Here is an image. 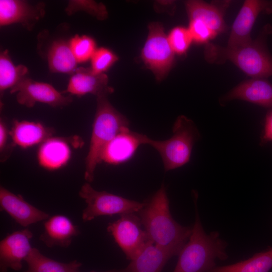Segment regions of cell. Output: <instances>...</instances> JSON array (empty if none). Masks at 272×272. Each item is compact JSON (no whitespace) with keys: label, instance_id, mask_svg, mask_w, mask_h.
<instances>
[{"label":"cell","instance_id":"obj_1","mask_svg":"<svg viewBox=\"0 0 272 272\" xmlns=\"http://www.w3.org/2000/svg\"><path fill=\"white\" fill-rule=\"evenodd\" d=\"M145 202L138 213L149 240L158 247L179 254L189 238L192 228L180 225L173 218L164 185Z\"/></svg>","mask_w":272,"mask_h":272},{"label":"cell","instance_id":"obj_2","mask_svg":"<svg viewBox=\"0 0 272 272\" xmlns=\"http://www.w3.org/2000/svg\"><path fill=\"white\" fill-rule=\"evenodd\" d=\"M271 34L272 26L267 24L256 39L244 45L222 47L209 42L205 49V58L217 63L228 60L252 78L266 79L272 76V55L266 46L267 36Z\"/></svg>","mask_w":272,"mask_h":272},{"label":"cell","instance_id":"obj_3","mask_svg":"<svg viewBox=\"0 0 272 272\" xmlns=\"http://www.w3.org/2000/svg\"><path fill=\"white\" fill-rule=\"evenodd\" d=\"M195 222L189 240L178 254V259L173 272H209L216 266L217 259H227V242L218 231L207 234L201 224L196 205Z\"/></svg>","mask_w":272,"mask_h":272},{"label":"cell","instance_id":"obj_4","mask_svg":"<svg viewBox=\"0 0 272 272\" xmlns=\"http://www.w3.org/2000/svg\"><path fill=\"white\" fill-rule=\"evenodd\" d=\"M96 99V111L85 163L84 177L89 183L94 180L95 169L101 163V155L106 146L129 125L127 119L112 105L107 96Z\"/></svg>","mask_w":272,"mask_h":272},{"label":"cell","instance_id":"obj_5","mask_svg":"<svg viewBox=\"0 0 272 272\" xmlns=\"http://www.w3.org/2000/svg\"><path fill=\"white\" fill-rule=\"evenodd\" d=\"M173 135L164 141L147 137L145 144L153 147L161 156L165 172L186 164L199 134L194 122L184 115L177 117L173 126Z\"/></svg>","mask_w":272,"mask_h":272},{"label":"cell","instance_id":"obj_6","mask_svg":"<svg viewBox=\"0 0 272 272\" xmlns=\"http://www.w3.org/2000/svg\"><path fill=\"white\" fill-rule=\"evenodd\" d=\"M79 195L87 205L82 212L84 222L90 221L100 216L122 215L139 212L146 204L145 201L141 202L107 191H97L89 182L82 185Z\"/></svg>","mask_w":272,"mask_h":272},{"label":"cell","instance_id":"obj_7","mask_svg":"<svg viewBox=\"0 0 272 272\" xmlns=\"http://www.w3.org/2000/svg\"><path fill=\"white\" fill-rule=\"evenodd\" d=\"M148 35L142 49L141 56L145 65L155 76L162 80L168 74L174 62L173 51L163 26L153 22L148 26Z\"/></svg>","mask_w":272,"mask_h":272},{"label":"cell","instance_id":"obj_8","mask_svg":"<svg viewBox=\"0 0 272 272\" xmlns=\"http://www.w3.org/2000/svg\"><path fill=\"white\" fill-rule=\"evenodd\" d=\"M108 224L107 230L125 254L127 259H134L151 241L139 216L132 214L120 215Z\"/></svg>","mask_w":272,"mask_h":272},{"label":"cell","instance_id":"obj_9","mask_svg":"<svg viewBox=\"0 0 272 272\" xmlns=\"http://www.w3.org/2000/svg\"><path fill=\"white\" fill-rule=\"evenodd\" d=\"M10 92L11 94L16 93L17 102L27 107H32L37 102L53 107H62L73 101L71 96L64 95L52 85L35 81L28 77L12 88Z\"/></svg>","mask_w":272,"mask_h":272},{"label":"cell","instance_id":"obj_10","mask_svg":"<svg viewBox=\"0 0 272 272\" xmlns=\"http://www.w3.org/2000/svg\"><path fill=\"white\" fill-rule=\"evenodd\" d=\"M261 13H272V1H245L233 23L227 46L237 47L250 43L252 28Z\"/></svg>","mask_w":272,"mask_h":272},{"label":"cell","instance_id":"obj_11","mask_svg":"<svg viewBox=\"0 0 272 272\" xmlns=\"http://www.w3.org/2000/svg\"><path fill=\"white\" fill-rule=\"evenodd\" d=\"M32 232L27 228L13 232L1 241L0 272H7L10 268L16 271L22 269L23 261L32 248Z\"/></svg>","mask_w":272,"mask_h":272},{"label":"cell","instance_id":"obj_12","mask_svg":"<svg viewBox=\"0 0 272 272\" xmlns=\"http://www.w3.org/2000/svg\"><path fill=\"white\" fill-rule=\"evenodd\" d=\"M44 15L45 4L42 2L32 5L24 1H0L1 26L20 23L31 30Z\"/></svg>","mask_w":272,"mask_h":272},{"label":"cell","instance_id":"obj_13","mask_svg":"<svg viewBox=\"0 0 272 272\" xmlns=\"http://www.w3.org/2000/svg\"><path fill=\"white\" fill-rule=\"evenodd\" d=\"M113 91L105 74L95 73L91 67H79L71 75L66 90L62 93L78 97L92 94L98 97L108 96Z\"/></svg>","mask_w":272,"mask_h":272},{"label":"cell","instance_id":"obj_14","mask_svg":"<svg viewBox=\"0 0 272 272\" xmlns=\"http://www.w3.org/2000/svg\"><path fill=\"white\" fill-rule=\"evenodd\" d=\"M1 211L7 212L17 223L23 227L45 220L49 215L26 201L3 186L0 187Z\"/></svg>","mask_w":272,"mask_h":272},{"label":"cell","instance_id":"obj_15","mask_svg":"<svg viewBox=\"0 0 272 272\" xmlns=\"http://www.w3.org/2000/svg\"><path fill=\"white\" fill-rule=\"evenodd\" d=\"M147 136L126 128L116 135L105 147L101 161L117 165L129 160L141 145L145 144Z\"/></svg>","mask_w":272,"mask_h":272},{"label":"cell","instance_id":"obj_16","mask_svg":"<svg viewBox=\"0 0 272 272\" xmlns=\"http://www.w3.org/2000/svg\"><path fill=\"white\" fill-rule=\"evenodd\" d=\"M240 99L272 109V84L264 78H252L238 85L222 99Z\"/></svg>","mask_w":272,"mask_h":272},{"label":"cell","instance_id":"obj_17","mask_svg":"<svg viewBox=\"0 0 272 272\" xmlns=\"http://www.w3.org/2000/svg\"><path fill=\"white\" fill-rule=\"evenodd\" d=\"M44 226V230L39 239L49 247H67L73 238L80 233L78 227L63 215L52 216L45 221Z\"/></svg>","mask_w":272,"mask_h":272},{"label":"cell","instance_id":"obj_18","mask_svg":"<svg viewBox=\"0 0 272 272\" xmlns=\"http://www.w3.org/2000/svg\"><path fill=\"white\" fill-rule=\"evenodd\" d=\"M218 4L195 0L187 1L185 7L189 20L201 21L217 35L224 32L227 29L224 19V10L229 2H224L222 5Z\"/></svg>","mask_w":272,"mask_h":272},{"label":"cell","instance_id":"obj_19","mask_svg":"<svg viewBox=\"0 0 272 272\" xmlns=\"http://www.w3.org/2000/svg\"><path fill=\"white\" fill-rule=\"evenodd\" d=\"M178 255L174 250L155 245L150 241L142 252L124 268L122 272H161L173 256Z\"/></svg>","mask_w":272,"mask_h":272},{"label":"cell","instance_id":"obj_20","mask_svg":"<svg viewBox=\"0 0 272 272\" xmlns=\"http://www.w3.org/2000/svg\"><path fill=\"white\" fill-rule=\"evenodd\" d=\"M53 128L46 127L39 122L14 120L10 135L13 146L27 149L42 144L51 137Z\"/></svg>","mask_w":272,"mask_h":272},{"label":"cell","instance_id":"obj_21","mask_svg":"<svg viewBox=\"0 0 272 272\" xmlns=\"http://www.w3.org/2000/svg\"><path fill=\"white\" fill-rule=\"evenodd\" d=\"M71 156V149L65 139L50 137L43 142L37 152L39 164L46 169L55 170L64 166Z\"/></svg>","mask_w":272,"mask_h":272},{"label":"cell","instance_id":"obj_22","mask_svg":"<svg viewBox=\"0 0 272 272\" xmlns=\"http://www.w3.org/2000/svg\"><path fill=\"white\" fill-rule=\"evenodd\" d=\"M48 67L52 73L71 74L77 68V62L72 51L69 41L57 40L52 42L47 53Z\"/></svg>","mask_w":272,"mask_h":272},{"label":"cell","instance_id":"obj_23","mask_svg":"<svg viewBox=\"0 0 272 272\" xmlns=\"http://www.w3.org/2000/svg\"><path fill=\"white\" fill-rule=\"evenodd\" d=\"M28 269L24 272H80L82 263L77 260L61 262L42 254L36 248H32L25 258Z\"/></svg>","mask_w":272,"mask_h":272},{"label":"cell","instance_id":"obj_24","mask_svg":"<svg viewBox=\"0 0 272 272\" xmlns=\"http://www.w3.org/2000/svg\"><path fill=\"white\" fill-rule=\"evenodd\" d=\"M272 268V247L232 264L216 266L209 272H269Z\"/></svg>","mask_w":272,"mask_h":272},{"label":"cell","instance_id":"obj_25","mask_svg":"<svg viewBox=\"0 0 272 272\" xmlns=\"http://www.w3.org/2000/svg\"><path fill=\"white\" fill-rule=\"evenodd\" d=\"M28 70L23 64L15 65L7 50L0 54V91L1 94L7 89L10 90L27 77Z\"/></svg>","mask_w":272,"mask_h":272},{"label":"cell","instance_id":"obj_26","mask_svg":"<svg viewBox=\"0 0 272 272\" xmlns=\"http://www.w3.org/2000/svg\"><path fill=\"white\" fill-rule=\"evenodd\" d=\"M69 41L77 63L85 62L91 59L97 49L95 40L87 35H76Z\"/></svg>","mask_w":272,"mask_h":272},{"label":"cell","instance_id":"obj_27","mask_svg":"<svg viewBox=\"0 0 272 272\" xmlns=\"http://www.w3.org/2000/svg\"><path fill=\"white\" fill-rule=\"evenodd\" d=\"M65 11L69 15H72L79 11H84L100 20H103L108 17V12L105 6L102 3H97L94 1H69Z\"/></svg>","mask_w":272,"mask_h":272},{"label":"cell","instance_id":"obj_28","mask_svg":"<svg viewBox=\"0 0 272 272\" xmlns=\"http://www.w3.org/2000/svg\"><path fill=\"white\" fill-rule=\"evenodd\" d=\"M167 37L174 52L179 55L185 53L193 41L188 28L183 27L174 28Z\"/></svg>","mask_w":272,"mask_h":272},{"label":"cell","instance_id":"obj_29","mask_svg":"<svg viewBox=\"0 0 272 272\" xmlns=\"http://www.w3.org/2000/svg\"><path fill=\"white\" fill-rule=\"evenodd\" d=\"M118 59L110 50L104 47L97 48L91 58L90 67L95 73L104 74Z\"/></svg>","mask_w":272,"mask_h":272},{"label":"cell","instance_id":"obj_30","mask_svg":"<svg viewBox=\"0 0 272 272\" xmlns=\"http://www.w3.org/2000/svg\"><path fill=\"white\" fill-rule=\"evenodd\" d=\"M188 29L193 41L200 44H207L217 34L207 25L198 19L189 20Z\"/></svg>","mask_w":272,"mask_h":272},{"label":"cell","instance_id":"obj_31","mask_svg":"<svg viewBox=\"0 0 272 272\" xmlns=\"http://www.w3.org/2000/svg\"><path fill=\"white\" fill-rule=\"evenodd\" d=\"M272 142V109L267 112L264 122V131L261 138V144Z\"/></svg>","mask_w":272,"mask_h":272},{"label":"cell","instance_id":"obj_32","mask_svg":"<svg viewBox=\"0 0 272 272\" xmlns=\"http://www.w3.org/2000/svg\"><path fill=\"white\" fill-rule=\"evenodd\" d=\"M10 135V131H8L5 122L1 119L0 121V151L4 153L6 150L8 141Z\"/></svg>","mask_w":272,"mask_h":272},{"label":"cell","instance_id":"obj_33","mask_svg":"<svg viewBox=\"0 0 272 272\" xmlns=\"http://www.w3.org/2000/svg\"><path fill=\"white\" fill-rule=\"evenodd\" d=\"M90 272H97V271L92 270ZM103 272H122V269H112V270H109L103 271Z\"/></svg>","mask_w":272,"mask_h":272}]
</instances>
